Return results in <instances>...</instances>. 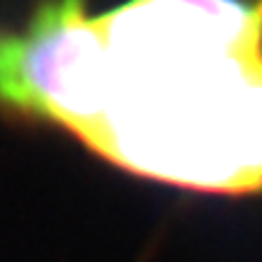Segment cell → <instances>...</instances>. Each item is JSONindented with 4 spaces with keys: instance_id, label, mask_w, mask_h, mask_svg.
I'll use <instances>...</instances> for the list:
<instances>
[{
    "instance_id": "obj_1",
    "label": "cell",
    "mask_w": 262,
    "mask_h": 262,
    "mask_svg": "<svg viewBox=\"0 0 262 262\" xmlns=\"http://www.w3.org/2000/svg\"><path fill=\"white\" fill-rule=\"evenodd\" d=\"M0 102L134 175L262 189V0H47L0 37Z\"/></svg>"
}]
</instances>
